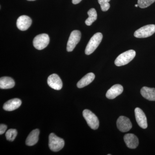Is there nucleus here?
Listing matches in <instances>:
<instances>
[{"instance_id": "nucleus-23", "label": "nucleus", "mask_w": 155, "mask_h": 155, "mask_svg": "<svg viewBox=\"0 0 155 155\" xmlns=\"http://www.w3.org/2000/svg\"><path fill=\"white\" fill-rule=\"evenodd\" d=\"M7 129V125H5V124H1L0 125V134L2 135V134L5 133Z\"/></svg>"}, {"instance_id": "nucleus-26", "label": "nucleus", "mask_w": 155, "mask_h": 155, "mask_svg": "<svg viewBox=\"0 0 155 155\" xmlns=\"http://www.w3.org/2000/svg\"><path fill=\"white\" fill-rule=\"evenodd\" d=\"M27 1H35V0H27Z\"/></svg>"}, {"instance_id": "nucleus-22", "label": "nucleus", "mask_w": 155, "mask_h": 155, "mask_svg": "<svg viewBox=\"0 0 155 155\" xmlns=\"http://www.w3.org/2000/svg\"><path fill=\"white\" fill-rule=\"evenodd\" d=\"M110 0H98V3L101 5V9L103 11H107L110 8L109 2Z\"/></svg>"}, {"instance_id": "nucleus-6", "label": "nucleus", "mask_w": 155, "mask_h": 155, "mask_svg": "<svg viewBox=\"0 0 155 155\" xmlns=\"http://www.w3.org/2000/svg\"><path fill=\"white\" fill-rule=\"evenodd\" d=\"M155 32V25L153 24L143 26L136 31L134 36L137 38H145L152 35Z\"/></svg>"}, {"instance_id": "nucleus-9", "label": "nucleus", "mask_w": 155, "mask_h": 155, "mask_svg": "<svg viewBox=\"0 0 155 155\" xmlns=\"http://www.w3.org/2000/svg\"><path fill=\"white\" fill-rule=\"evenodd\" d=\"M48 84L50 87L56 90H60L63 87V82L57 74L50 75L48 78Z\"/></svg>"}, {"instance_id": "nucleus-4", "label": "nucleus", "mask_w": 155, "mask_h": 155, "mask_svg": "<svg viewBox=\"0 0 155 155\" xmlns=\"http://www.w3.org/2000/svg\"><path fill=\"white\" fill-rule=\"evenodd\" d=\"M84 118L86 120L87 125L91 129L96 130L99 126V121L97 116L91 111L84 110L83 111Z\"/></svg>"}, {"instance_id": "nucleus-19", "label": "nucleus", "mask_w": 155, "mask_h": 155, "mask_svg": "<svg viewBox=\"0 0 155 155\" xmlns=\"http://www.w3.org/2000/svg\"><path fill=\"white\" fill-rule=\"evenodd\" d=\"M88 15V18L85 20V24L86 25L90 26L97 20V13L95 9L91 8L87 12Z\"/></svg>"}, {"instance_id": "nucleus-14", "label": "nucleus", "mask_w": 155, "mask_h": 155, "mask_svg": "<svg viewBox=\"0 0 155 155\" xmlns=\"http://www.w3.org/2000/svg\"><path fill=\"white\" fill-rule=\"evenodd\" d=\"M22 101L18 98L12 99L4 104L3 109L7 111H12L18 109L21 106Z\"/></svg>"}, {"instance_id": "nucleus-24", "label": "nucleus", "mask_w": 155, "mask_h": 155, "mask_svg": "<svg viewBox=\"0 0 155 155\" xmlns=\"http://www.w3.org/2000/svg\"><path fill=\"white\" fill-rule=\"evenodd\" d=\"M82 0H72V3L74 5L78 4Z\"/></svg>"}, {"instance_id": "nucleus-8", "label": "nucleus", "mask_w": 155, "mask_h": 155, "mask_svg": "<svg viewBox=\"0 0 155 155\" xmlns=\"http://www.w3.org/2000/svg\"><path fill=\"white\" fill-rule=\"evenodd\" d=\"M116 124L119 130L122 132L129 131L132 127L130 119L124 116H120L118 118Z\"/></svg>"}, {"instance_id": "nucleus-7", "label": "nucleus", "mask_w": 155, "mask_h": 155, "mask_svg": "<svg viewBox=\"0 0 155 155\" xmlns=\"http://www.w3.org/2000/svg\"><path fill=\"white\" fill-rule=\"evenodd\" d=\"M81 38V33L79 31L74 30L71 32L67 44V50L71 52L74 49Z\"/></svg>"}, {"instance_id": "nucleus-2", "label": "nucleus", "mask_w": 155, "mask_h": 155, "mask_svg": "<svg viewBox=\"0 0 155 155\" xmlns=\"http://www.w3.org/2000/svg\"><path fill=\"white\" fill-rule=\"evenodd\" d=\"M103 38L102 34L97 32L95 34L90 40L85 50L86 55H90L94 51L99 45Z\"/></svg>"}, {"instance_id": "nucleus-12", "label": "nucleus", "mask_w": 155, "mask_h": 155, "mask_svg": "<svg viewBox=\"0 0 155 155\" xmlns=\"http://www.w3.org/2000/svg\"><path fill=\"white\" fill-rule=\"evenodd\" d=\"M124 141L127 147L135 149L139 144L138 139L136 136L132 134H127L124 137Z\"/></svg>"}, {"instance_id": "nucleus-1", "label": "nucleus", "mask_w": 155, "mask_h": 155, "mask_svg": "<svg viewBox=\"0 0 155 155\" xmlns=\"http://www.w3.org/2000/svg\"><path fill=\"white\" fill-rule=\"evenodd\" d=\"M136 52L134 50L126 51L119 55L115 61V64L117 67L124 66L130 63L135 57Z\"/></svg>"}, {"instance_id": "nucleus-10", "label": "nucleus", "mask_w": 155, "mask_h": 155, "mask_svg": "<svg viewBox=\"0 0 155 155\" xmlns=\"http://www.w3.org/2000/svg\"><path fill=\"white\" fill-rule=\"evenodd\" d=\"M136 120L140 127L143 129L147 127L146 116L144 112L140 108H136L134 110Z\"/></svg>"}, {"instance_id": "nucleus-25", "label": "nucleus", "mask_w": 155, "mask_h": 155, "mask_svg": "<svg viewBox=\"0 0 155 155\" xmlns=\"http://www.w3.org/2000/svg\"><path fill=\"white\" fill-rule=\"evenodd\" d=\"M135 7H138V4H137V5H135Z\"/></svg>"}, {"instance_id": "nucleus-15", "label": "nucleus", "mask_w": 155, "mask_h": 155, "mask_svg": "<svg viewBox=\"0 0 155 155\" xmlns=\"http://www.w3.org/2000/svg\"><path fill=\"white\" fill-rule=\"evenodd\" d=\"M40 131L38 129L31 131L28 135L25 141V143L28 146H32L36 144L38 140Z\"/></svg>"}, {"instance_id": "nucleus-13", "label": "nucleus", "mask_w": 155, "mask_h": 155, "mask_svg": "<svg viewBox=\"0 0 155 155\" xmlns=\"http://www.w3.org/2000/svg\"><path fill=\"white\" fill-rule=\"evenodd\" d=\"M123 87L119 84H115L110 89L108 90L106 94V97L109 99H114L123 92Z\"/></svg>"}, {"instance_id": "nucleus-16", "label": "nucleus", "mask_w": 155, "mask_h": 155, "mask_svg": "<svg viewBox=\"0 0 155 155\" xmlns=\"http://www.w3.org/2000/svg\"><path fill=\"white\" fill-rule=\"evenodd\" d=\"M95 77V76L93 73L90 72V73H87L78 82L77 87L78 88H81L87 86L93 81Z\"/></svg>"}, {"instance_id": "nucleus-5", "label": "nucleus", "mask_w": 155, "mask_h": 155, "mask_svg": "<svg viewBox=\"0 0 155 155\" xmlns=\"http://www.w3.org/2000/svg\"><path fill=\"white\" fill-rule=\"evenodd\" d=\"M50 42L48 35L46 34H42L37 35L33 41L34 47L38 50L44 49L47 47Z\"/></svg>"}, {"instance_id": "nucleus-3", "label": "nucleus", "mask_w": 155, "mask_h": 155, "mask_svg": "<svg viewBox=\"0 0 155 155\" xmlns=\"http://www.w3.org/2000/svg\"><path fill=\"white\" fill-rule=\"evenodd\" d=\"M65 144L64 140L51 133L49 137V147L54 152H58L63 148Z\"/></svg>"}, {"instance_id": "nucleus-21", "label": "nucleus", "mask_w": 155, "mask_h": 155, "mask_svg": "<svg viewBox=\"0 0 155 155\" xmlns=\"http://www.w3.org/2000/svg\"><path fill=\"white\" fill-rule=\"evenodd\" d=\"M155 2V0H138L137 4L141 8H145L151 5Z\"/></svg>"}, {"instance_id": "nucleus-17", "label": "nucleus", "mask_w": 155, "mask_h": 155, "mask_svg": "<svg viewBox=\"0 0 155 155\" xmlns=\"http://www.w3.org/2000/svg\"><path fill=\"white\" fill-rule=\"evenodd\" d=\"M143 97L150 101H155V88L143 87L140 90Z\"/></svg>"}, {"instance_id": "nucleus-20", "label": "nucleus", "mask_w": 155, "mask_h": 155, "mask_svg": "<svg viewBox=\"0 0 155 155\" xmlns=\"http://www.w3.org/2000/svg\"><path fill=\"white\" fill-rule=\"evenodd\" d=\"M17 134V130L15 129H9L6 132L5 136L7 140L13 141L16 138Z\"/></svg>"}, {"instance_id": "nucleus-18", "label": "nucleus", "mask_w": 155, "mask_h": 155, "mask_svg": "<svg viewBox=\"0 0 155 155\" xmlns=\"http://www.w3.org/2000/svg\"><path fill=\"white\" fill-rule=\"evenodd\" d=\"M15 81L13 78L9 77H2L0 78V88L2 89H7L14 87L15 86Z\"/></svg>"}, {"instance_id": "nucleus-11", "label": "nucleus", "mask_w": 155, "mask_h": 155, "mask_svg": "<svg viewBox=\"0 0 155 155\" xmlns=\"http://www.w3.org/2000/svg\"><path fill=\"white\" fill-rule=\"evenodd\" d=\"M31 23L32 20L30 17L26 15H22L17 19V26L19 30L24 31L30 27Z\"/></svg>"}]
</instances>
